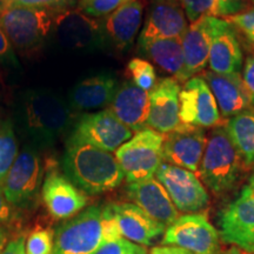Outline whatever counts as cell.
Returning <instances> with one entry per match:
<instances>
[{
  "label": "cell",
  "mask_w": 254,
  "mask_h": 254,
  "mask_svg": "<svg viewBox=\"0 0 254 254\" xmlns=\"http://www.w3.org/2000/svg\"><path fill=\"white\" fill-rule=\"evenodd\" d=\"M107 110L132 132H140L147 127L150 92L141 90L133 82H124L118 86Z\"/></svg>",
  "instance_id": "obj_22"
},
{
  "label": "cell",
  "mask_w": 254,
  "mask_h": 254,
  "mask_svg": "<svg viewBox=\"0 0 254 254\" xmlns=\"http://www.w3.org/2000/svg\"><path fill=\"white\" fill-rule=\"evenodd\" d=\"M52 33L60 45L73 51H90L104 43L99 21L78 8L55 13Z\"/></svg>",
  "instance_id": "obj_12"
},
{
  "label": "cell",
  "mask_w": 254,
  "mask_h": 254,
  "mask_svg": "<svg viewBox=\"0 0 254 254\" xmlns=\"http://www.w3.org/2000/svg\"><path fill=\"white\" fill-rule=\"evenodd\" d=\"M127 71L131 74L133 84L144 91H151L157 84V74L154 66L147 60L133 58L127 65Z\"/></svg>",
  "instance_id": "obj_30"
},
{
  "label": "cell",
  "mask_w": 254,
  "mask_h": 254,
  "mask_svg": "<svg viewBox=\"0 0 254 254\" xmlns=\"http://www.w3.org/2000/svg\"><path fill=\"white\" fill-rule=\"evenodd\" d=\"M161 244L180 247L192 254H221L219 231L201 213L178 218L166 227Z\"/></svg>",
  "instance_id": "obj_7"
},
{
  "label": "cell",
  "mask_w": 254,
  "mask_h": 254,
  "mask_svg": "<svg viewBox=\"0 0 254 254\" xmlns=\"http://www.w3.org/2000/svg\"><path fill=\"white\" fill-rule=\"evenodd\" d=\"M241 168V157L226 129L217 127L209 134L204 155L199 166V174L205 185L215 194L228 192L238 182Z\"/></svg>",
  "instance_id": "obj_4"
},
{
  "label": "cell",
  "mask_w": 254,
  "mask_h": 254,
  "mask_svg": "<svg viewBox=\"0 0 254 254\" xmlns=\"http://www.w3.org/2000/svg\"><path fill=\"white\" fill-rule=\"evenodd\" d=\"M139 46V51L151 59L164 72L172 75L178 81H187L183 38H164L146 41Z\"/></svg>",
  "instance_id": "obj_25"
},
{
  "label": "cell",
  "mask_w": 254,
  "mask_h": 254,
  "mask_svg": "<svg viewBox=\"0 0 254 254\" xmlns=\"http://www.w3.org/2000/svg\"><path fill=\"white\" fill-rule=\"evenodd\" d=\"M107 207L122 237L136 245L152 246L166 231L163 224L152 219L133 202H111Z\"/></svg>",
  "instance_id": "obj_16"
},
{
  "label": "cell",
  "mask_w": 254,
  "mask_h": 254,
  "mask_svg": "<svg viewBox=\"0 0 254 254\" xmlns=\"http://www.w3.org/2000/svg\"><path fill=\"white\" fill-rule=\"evenodd\" d=\"M219 236L246 253L254 254V190L245 186L219 213Z\"/></svg>",
  "instance_id": "obj_8"
},
{
  "label": "cell",
  "mask_w": 254,
  "mask_h": 254,
  "mask_svg": "<svg viewBox=\"0 0 254 254\" xmlns=\"http://www.w3.org/2000/svg\"><path fill=\"white\" fill-rule=\"evenodd\" d=\"M189 27L179 0L154 1L138 39V45L164 38H183Z\"/></svg>",
  "instance_id": "obj_19"
},
{
  "label": "cell",
  "mask_w": 254,
  "mask_h": 254,
  "mask_svg": "<svg viewBox=\"0 0 254 254\" xmlns=\"http://www.w3.org/2000/svg\"><path fill=\"white\" fill-rule=\"evenodd\" d=\"M55 13L45 9L0 4V28L14 49L40 46L52 33Z\"/></svg>",
  "instance_id": "obj_6"
},
{
  "label": "cell",
  "mask_w": 254,
  "mask_h": 254,
  "mask_svg": "<svg viewBox=\"0 0 254 254\" xmlns=\"http://www.w3.org/2000/svg\"><path fill=\"white\" fill-rule=\"evenodd\" d=\"M18 116L27 135L37 145L53 144L71 126L73 112L60 95L37 88L20 95Z\"/></svg>",
  "instance_id": "obj_3"
},
{
  "label": "cell",
  "mask_w": 254,
  "mask_h": 254,
  "mask_svg": "<svg viewBox=\"0 0 254 254\" xmlns=\"http://www.w3.org/2000/svg\"><path fill=\"white\" fill-rule=\"evenodd\" d=\"M25 236H19L14 239L9 240L4 249L0 251V254H25Z\"/></svg>",
  "instance_id": "obj_39"
},
{
  "label": "cell",
  "mask_w": 254,
  "mask_h": 254,
  "mask_svg": "<svg viewBox=\"0 0 254 254\" xmlns=\"http://www.w3.org/2000/svg\"><path fill=\"white\" fill-rule=\"evenodd\" d=\"M0 63L8 67H18L19 62L15 56L14 47L9 43L8 38L0 28Z\"/></svg>",
  "instance_id": "obj_36"
},
{
  "label": "cell",
  "mask_w": 254,
  "mask_h": 254,
  "mask_svg": "<svg viewBox=\"0 0 254 254\" xmlns=\"http://www.w3.org/2000/svg\"><path fill=\"white\" fill-rule=\"evenodd\" d=\"M77 2L78 0H0V4L45 9L52 13L74 8V5H77Z\"/></svg>",
  "instance_id": "obj_33"
},
{
  "label": "cell",
  "mask_w": 254,
  "mask_h": 254,
  "mask_svg": "<svg viewBox=\"0 0 254 254\" xmlns=\"http://www.w3.org/2000/svg\"><path fill=\"white\" fill-rule=\"evenodd\" d=\"M129 0H78L77 8L92 18H105Z\"/></svg>",
  "instance_id": "obj_32"
},
{
  "label": "cell",
  "mask_w": 254,
  "mask_h": 254,
  "mask_svg": "<svg viewBox=\"0 0 254 254\" xmlns=\"http://www.w3.org/2000/svg\"><path fill=\"white\" fill-rule=\"evenodd\" d=\"M190 23L204 17H230L243 9L240 0H179Z\"/></svg>",
  "instance_id": "obj_28"
},
{
  "label": "cell",
  "mask_w": 254,
  "mask_h": 254,
  "mask_svg": "<svg viewBox=\"0 0 254 254\" xmlns=\"http://www.w3.org/2000/svg\"><path fill=\"white\" fill-rule=\"evenodd\" d=\"M231 141L247 165L254 164V110L249 109L232 117L226 124Z\"/></svg>",
  "instance_id": "obj_27"
},
{
  "label": "cell",
  "mask_w": 254,
  "mask_h": 254,
  "mask_svg": "<svg viewBox=\"0 0 254 254\" xmlns=\"http://www.w3.org/2000/svg\"><path fill=\"white\" fill-rule=\"evenodd\" d=\"M226 21L243 30L254 43V8L227 17Z\"/></svg>",
  "instance_id": "obj_35"
},
{
  "label": "cell",
  "mask_w": 254,
  "mask_h": 254,
  "mask_svg": "<svg viewBox=\"0 0 254 254\" xmlns=\"http://www.w3.org/2000/svg\"><path fill=\"white\" fill-rule=\"evenodd\" d=\"M117 90V78L110 73H101L75 84L69 91L67 103L73 113L91 112L110 105Z\"/></svg>",
  "instance_id": "obj_23"
},
{
  "label": "cell",
  "mask_w": 254,
  "mask_h": 254,
  "mask_svg": "<svg viewBox=\"0 0 254 254\" xmlns=\"http://www.w3.org/2000/svg\"><path fill=\"white\" fill-rule=\"evenodd\" d=\"M144 2L142 0H129L100 23L104 41H109L119 51L132 46L141 26Z\"/></svg>",
  "instance_id": "obj_21"
},
{
  "label": "cell",
  "mask_w": 254,
  "mask_h": 254,
  "mask_svg": "<svg viewBox=\"0 0 254 254\" xmlns=\"http://www.w3.org/2000/svg\"><path fill=\"white\" fill-rule=\"evenodd\" d=\"M55 247V231L51 228H34L25 243V254H52Z\"/></svg>",
  "instance_id": "obj_31"
},
{
  "label": "cell",
  "mask_w": 254,
  "mask_h": 254,
  "mask_svg": "<svg viewBox=\"0 0 254 254\" xmlns=\"http://www.w3.org/2000/svg\"><path fill=\"white\" fill-rule=\"evenodd\" d=\"M155 178L167 190L178 211L199 213L208 205L207 190L190 171L164 163L155 173Z\"/></svg>",
  "instance_id": "obj_11"
},
{
  "label": "cell",
  "mask_w": 254,
  "mask_h": 254,
  "mask_svg": "<svg viewBox=\"0 0 254 254\" xmlns=\"http://www.w3.org/2000/svg\"><path fill=\"white\" fill-rule=\"evenodd\" d=\"M154 1H157V0H154Z\"/></svg>",
  "instance_id": "obj_44"
},
{
  "label": "cell",
  "mask_w": 254,
  "mask_h": 254,
  "mask_svg": "<svg viewBox=\"0 0 254 254\" xmlns=\"http://www.w3.org/2000/svg\"><path fill=\"white\" fill-rule=\"evenodd\" d=\"M126 192L133 204L165 227L172 225L179 218V212L157 178L127 184Z\"/></svg>",
  "instance_id": "obj_20"
},
{
  "label": "cell",
  "mask_w": 254,
  "mask_h": 254,
  "mask_svg": "<svg viewBox=\"0 0 254 254\" xmlns=\"http://www.w3.org/2000/svg\"><path fill=\"white\" fill-rule=\"evenodd\" d=\"M180 122L196 127H217L221 123L217 100L202 77L189 79L180 91Z\"/></svg>",
  "instance_id": "obj_13"
},
{
  "label": "cell",
  "mask_w": 254,
  "mask_h": 254,
  "mask_svg": "<svg viewBox=\"0 0 254 254\" xmlns=\"http://www.w3.org/2000/svg\"><path fill=\"white\" fill-rule=\"evenodd\" d=\"M221 254H249L246 252H244V251H241L238 249V247H231V249H228L227 251H225L224 253Z\"/></svg>",
  "instance_id": "obj_42"
},
{
  "label": "cell",
  "mask_w": 254,
  "mask_h": 254,
  "mask_svg": "<svg viewBox=\"0 0 254 254\" xmlns=\"http://www.w3.org/2000/svg\"><path fill=\"white\" fill-rule=\"evenodd\" d=\"M19 154L17 136L11 122L0 124V186Z\"/></svg>",
  "instance_id": "obj_29"
},
{
  "label": "cell",
  "mask_w": 254,
  "mask_h": 254,
  "mask_svg": "<svg viewBox=\"0 0 254 254\" xmlns=\"http://www.w3.org/2000/svg\"><path fill=\"white\" fill-rule=\"evenodd\" d=\"M120 238L107 205L90 206L57 228L52 254H94L105 244Z\"/></svg>",
  "instance_id": "obj_2"
},
{
  "label": "cell",
  "mask_w": 254,
  "mask_h": 254,
  "mask_svg": "<svg viewBox=\"0 0 254 254\" xmlns=\"http://www.w3.org/2000/svg\"><path fill=\"white\" fill-rule=\"evenodd\" d=\"M243 80L244 84H245L247 93L250 95L251 103L254 105V56L249 57L246 60Z\"/></svg>",
  "instance_id": "obj_37"
},
{
  "label": "cell",
  "mask_w": 254,
  "mask_h": 254,
  "mask_svg": "<svg viewBox=\"0 0 254 254\" xmlns=\"http://www.w3.org/2000/svg\"><path fill=\"white\" fill-rule=\"evenodd\" d=\"M63 170L73 185L91 195L116 190L125 179L116 155L69 139L63 157Z\"/></svg>",
  "instance_id": "obj_1"
},
{
  "label": "cell",
  "mask_w": 254,
  "mask_h": 254,
  "mask_svg": "<svg viewBox=\"0 0 254 254\" xmlns=\"http://www.w3.org/2000/svg\"><path fill=\"white\" fill-rule=\"evenodd\" d=\"M132 136L131 129L110 110H103L81 116L74 125L69 140L85 142L112 153Z\"/></svg>",
  "instance_id": "obj_9"
},
{
  "label": "cell",
  "mask_w": 254,
  "mask_h": 254,
  "mask_svg": "<svg viewBox=\"0 0 254 254\" xmlns=\"http://www.w3.org/2000/svg\"><path fill=\"white\" fill-rule=\"evenodd\" d=\"M208 84L217 100L219 111L222 117H234L251 109L250 95L244 84L240 73L234 74H219L208 71L202 77Z\"/></svg>",
  "instance_id": "obj_24"
},
{
  "label": "cell",
  "mask_w": 254,
  "mask_h": 254,
  "mask_svg": "<svg viewBox=\"0 0 254 254\" xmlns=\"http://www.w3.org/2000/svg\"><path fill=\"white\" fill-rule=\"evenodd\" d=\"M225 24L226 20L224 19L204 17L187 27L183 37V50L185 56L186 73L190 79L206 67L212 41Z\"/></svg>",
  "instance_id": "obj_18"
},
{
  "label": "cell",
  "mask_w": 254,
  "mask_h": 254,
  "mask_svg": "<svg viewBox=\"0 0 254 254\" xmlns=\"http://www.w3.org/2000/svg\"><path fill=\"white\" fill-rule=\"evenodd\" d=\"M206 142V132L202 127L182 124L165 136L164 160L167 164L198 172Z\"/></svg>",
  "instance_id": "obj_14"
},
{
  "label": "cell",
  "mask_w": 254,
  "mask_h": 254,
  "mask_svg": "<svg viewBox=\"0 0 254 254\" xmlns=\"http://www.w3.org/2000/svg\"><path fill=\"white\" fill-rule=\"evenodd\" d=\"M94 254H148V252L144 246L136 245L125 238H120L105 244Z\"/></svg>",
  "instance_id": "obj_34"
},
{
  "label": "cell",
  "mask_w": 254,
  "mask_h": 254,
  "mask_svg": "<svg viewBox=\"0 0 254 254\" xmlns=\"http://www.w3.org/2000/svg\"><path fill=\"white\" fill-rule=\"evenodd\" d=\"M14 213L15 207L9 204L4 192H2L1 187H0V226L12 221V219L14 218Z\"/></svg>",
  "instance_id": "obj_38"
},
{
  "label": "cell",
  "mask_w": 254,
  "mask_h": 254,
  "mask_svg": "<svg viewBox=\"0 0 254 254\" xmlns=\"http://www.w3.org/2000/svg\"><path fill=\"white\" fill-rule=\"evenodd\" d=\"M41 198L53 219L67 220L80 213L88 198L58 171H51L41 186Z\"/></svg>",
  "instance_id": "obj_15"
},
{
  "label": "cell",
  "mask_w": 254,
  "mask_h": 254,
  "mask_svg": "<svg viewBox=\"0 0 254 254\" xmlns=\"http://www.w3.org/2000/svg\"><path fill=\"white\" fill-rule=\"evenodd\" d=\"M7 231H6V228L4 226H0V251L4 249L6 244L8 243L7 241Z\"/></svg>",
  "instance_id": "obj_41"
},
{
  "label": "cell",
  "mask_w": 254,
  "mask_h": 254,
  "mask_svg": "<svg viewBox=\"0 0 254 254\" xmlns=\"http://www.w3.org/2000/svg\"><path fill=\"white\" fill-rule=\"evenodd\" d=\"M179 82L174 78H163L150 91V112L147 127L161 134H168L182 125Z\"/></svg>",
  "instance_id": "obj_17"
},
{
  "label": "cell",
  "mask_w": 254,
  "mask_h": 254,
  "mask_svg": "<svg viewBox=\"0 0 254 254\" xmlns=\"http://www.w3.org/2000/svg\"><path fill=\"white\" fill-rule=\"evenodd\" d=\"M165 134L151 128L136 132L116 151L127 184L153 178L164 164Z\"/></svg>",
  "instance_id": "obj_5"
},
{
  "label": "cell",
  "mask_w": 254,
  "mask_h": 254,
  "mask_svg": "<svg viewBox=\"0 0 254 254\" xmlns=\"http://www.w3.org/2000/svg\"><path fill=\"white\" fill-rule=\"evenodd\" d=\"M43 168L37 151L25 147L18 154L1 187L8 202L15 208L27 207L36 198L41 185Z\"/></svg>",
  "instance_id": "obj_10"
},
{
  "label": "cell",
  "mask_w": 254,
  "mask_h": 254,
  "mask_svg": "<svg viewBox=\"0 0 254 254\" xmlns=\"http://www.w3.org/2000/svg\"><path fill=\"white\" fill-rule=\"evenodd\" d=\"M250 187H252V189L254 190V174L252 177L250 178V185H249Z\"/></svg>",
  "instance_id": "obj_43"
},
{
  "label": "cell",
  "mask_w": 254,
  "mask_h": 254,
  "mask_svg": "<svg viewBox=\"0 0 254 254\" xmlns=\"http://www.w3.org/2000/svg\"><path fill=\"white\" fill-rule=\"evenodd\" d=\"M208 65L219 74L239 73L243 65V52L232 24L226 21L212 41Z\"/></svg>",
  "instance_id": "obj_26"
},
{
  "label": "cell",
  "mask_w": 254,
  "mask_h": 254,
  "mask_svg": "<svg viewBox=\"0 0 254 254\" xmlns=\"http://www.w3.org/2000/svg\"><path fill=\"white\" fill-rule=\"evenodd\" d=\"M150 254H192L189 251L177 246H155L150 251Z\"/></svg>",
  "instance_id": "obj_40"
}]
</instances>
